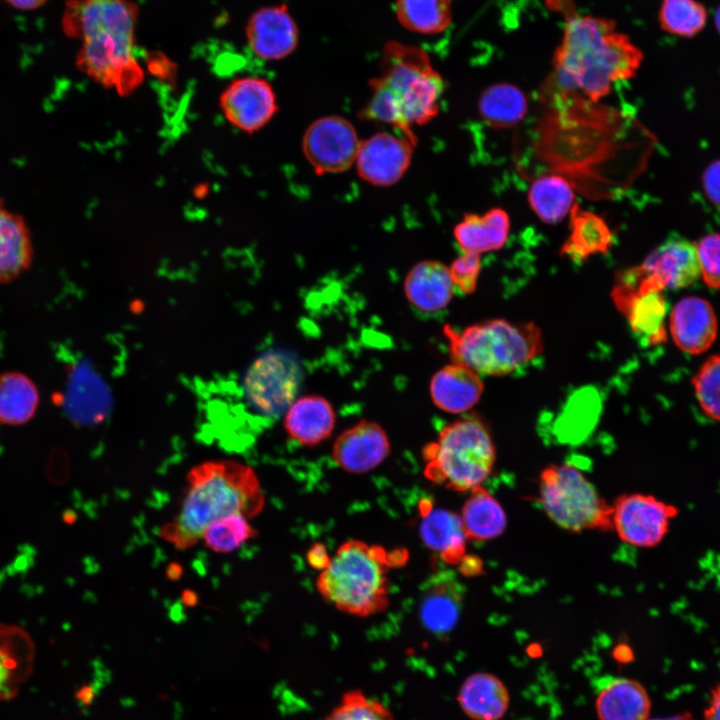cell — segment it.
<instances>
[{
	"label": "cell",
	"mask_w": 720,
	"mask_h": 720,
	"mask_svg": "<svg viewBox=\"0 0 720 720\" xmlns=\"http://www.w3.org/2000/svg\"><path fill=\"white\" fill-rule=\"evenodd\" d=\"M642 60L641 50L617 31L614 21L568 13L545 91L597 102L616 82L633 78Z\"/></svg>",
	"instance_id": "cell-1"
},
{
	"label": "cell",
	"mask_w": 720,
	"mask_h": 720,
	"mask_svg": "<svg viewBox=\"0 0 720 720\" xmlns=\"http://www.w3.org/2000/svg\"><path fill=\"white\" fill-rule=\"evenodd\" d=\"M138 7L131 0H70L64 32L81 40L76 65L106 88L127 95L144 79L135 55Z\"/></svg>",
	"instance_id": "cell-2"
},
{
	"label": "cell",
	"mask_w": 720,
	"mask_h": 720,
	"mask_svg": "<svg viewBox=\"0 0 720 720\" xmlns=\"http://www.w3.org/2000/svg\"><path fill=\"white\" fill-rule=\"evenodd\" d=\"M176 516L160 536L177 549H188L211 523L233 513L259 514L264 494L254 470L233 460H213L192 468Z\"/></svg>",
	"instance_id": "cell-3"
},
{
	"label": "cell",
	"mask_w": 720,
	"mask_h": 720,
	"mask_svg": "<svg viewBox=\"0 0 720 720\" xmlns=\"http://www.w3.org/2000/svg\"><path fill=\"white\" fill-rule=\"evenodd\" d=\"M361 117L391 126L417 140L413 131L439 113L444 81L420 47L392 41L384 49L379 75Z\"/></svg>",
	"instance_id": "cell-4"
},
{
	"label": "cell",
	"mask_w": 720,
	"mask_h": 720,
	"mask_svg": "<svg viewBox=\"0 0 720 720\" xmlns=\"http://www.w3.org/2000/svg\"><path fill=\"white\" fill-rule=\"evenodd\" d=\"M407 560L406 550L389 552L380 545L347 540L320 572L316 587L326 601L344 613L358 617L375 615L389 605L390 568L402 566Z\"/></svg>",
	"instance_id": "cell-5"
},
{
	"label": "cell",
	"mask_w": 720,
	"mask_h": 720,
	"mask_svg": "<svg viewBox=\"0 0 720 720\" xmlns=\"http://www.w3.org/2000/svg\"><path fill=\"white\" fill-rule=\"evenodd\" d=\"M453 362L478 374L502 376L536 358L543 350L541 330L533 323L493 319L461 331L443 328Z\"/></svg>",
	"instance_id": "cell-6"
},
{
	"label": "cell",
	"mask_w": 720,
	"mask_h": 720,
	"mask_svg": "<svg viewBox=\"0 0 720 720\" xmlns=\"http://www.w3.org/2000/svg\"><path fill=\"white\" fill-rule=\"evenodd\" d=\"M424 476L456 491H470L491 475L495 446L486 425L477 416H465L443 426L422 450Z\"/></svg>",
	"instance_id": "cell-7"
},
{
	"label": "cell",
	"mask_w": 720,
	"mask_h": 720,
	"mask_svg": "<svg viewBox=\"0 0 720 720\" xmlns=\"http://www.w3.org/2000/svg\"><path fill=\"white\" fill-rule=\"evenodd\" d=\"M538 501L549 518L568 531L613 528L612 506L575 465L545 468L540 475Z\"/></svg>",
	"instance_id": "cell-8"
},
{
	"label": "cell",
	"mask_w": 720,
	"mask_h": 720,
	"mask_svg": "<svg viewBox=\"0 0 720 720\" xmlns=\"http://www.w3.org/2000/svg\"><path fill=\"white\" fill-rule=\"evenodd\" d=\"M700 275L696 245L672 234L641 265L620 274L616 285L624 294L633 296L651 290L685 288Z\"/></svg>",
	"instance_id": "cell-9"
},
{
	"label": "cell",
	"mask_w": 720,
	"mask_h": 720,
	"mask_svg": "<svg viewBox=\"0 0 720 720\" xmlns=\"http://www.w3.org/2000/svg\"><path fill=\"white\" fill-rule=\"evenodd\" d=\"M299 384L297 362L284 352L272 351L251 364L243 385L246 400L256 412L277 416L294 402Z\"/></svg>",
	"instance_id": "cell-10"
},
{
	"label": "cell",
	"mask_w": 720,
	"mask_h": 720,
	"mask_svg": "<svg viewBox=\"0 0 720 720\" xmlns=\"http://www.w3.org/2000/svg\"><path fill=\"white\" fill-rule=\"evenodd\" d=\"M613 528L630 545L651 548L660 544L679 514L677 506L643 493L624 494L612 506Z\"/></svg>",
	"instance_id": "cell-11"
},
{
	"label": "cell",
	"mask_w": 720,
	"mask_h": 720,
	"mask_svg": "<svg viewBox=\"0 0 720 720\" xmlns=\"http://www.w3.org/2000/svg\"><path fill=\"white\" fill-rule=\"evenodd\" d=\"M361 140L346 118L328 115L313 121L306 129L302 148L318 175L341 173L354 165Z\"/></svg>",
	"instance_id": "cell-12"
},
{
	"label": "cell",
	"mask_w": 720,
	"mask_h": 720,
	"mask_svg": "<svg viewBox=\"0 0 720 720\" xmlns=\"http://www.w3.org/2000/svg\"><path fill=\"white\" fill-rule=\"evenodd\" d=\"M417 140L383 131L361 140L355 167L361 179L374 186H391L410 167Z\"/></svg>",
	"instance_id": "cell-13"
},
{
	"label": "cell",
	"mask_w": 720,
	"mask_h": 720,
	"mask_svg": "<svg viewBox=\"0 0 720 720\" xmlns=\"http://www.w3.org/2000/svg\"><path fill=\"white\" fill-rule=\"evenodd\" d=\"M220 106L230 124L246 133L263 128L278 111L272 85L258 76L233 80L221 94Z\"/></svg>",
	"instance_id": "cell-14"
},
{
	"label": "cell",
	"mask_w": 720,
	"mask_h": 720,
	"mask_svg": "<svg viewBox=\"0 0 720 720\" xmlns=\"http://www.w3.org/2000/svg\"><path fill=\"white\" fill-rule=\"evenodd\" d=\"M246 39L257 57L275 61L293 53L298 44L299 31L288 8L279 4L260 8L250 16Z\"/></svg>",
	"instance_id": "cell-15"
},
{
	"label": "cell",
	"mask_w": 720,
	"mask_h": 720,
	"mask_svg": "<svg viewBox=\"0 0 720 720\" xmlns=\"http://www.w3.org/2000/svg\"><path fill=\"white\" fill-rule=\"evenodd\" d=\"M390 450L386 431L376 422L361 420L338 435L332 458L344 471L362 474L378 467Z\"/></svg>",
	"instance_id": "cell-16"
},
{
	"label": "cell",
	"mask_w": 720,
	"mask_h": 720,
	"mask_svg": "<svg viewBox=\"0 0 720 720\" xmlns=\"http://www.w3.org/2000/svg\"><path fill=\"white\" fill-rule=\"evenodd\" d=\"M717 318L708 301L697 296L681 299L670 315V332L674 343L685 353L697 355L706 351L717 337Z\"/></svg>",
	"instance_id": "cell-17"
},
{
	"label": "cell",
	"mask_w": 720,
	"mask_h": 720,
	"mask_svg": "<svg viewBox=\"0 0 720 720\" xmlns=\"http://www.w3.org/2000/svg\"><path fill=\"white\" fill-rule=\"evenodd\" d=\"M419 534L427 548L449 565H458L466 552L468 539L461 517L435 507L431 499L419 503Z\"/></svg>",
	"instance_id": "cell-18"
},
{
	"label": "cell",
	"mask_w": 720,
	"mask_h": 720,
	"mask_svg": "<svg viewBox=\"0 0 720 720\" xmlns=\"http://www.w3.org/2000/svg\"><path fill=\"white\" fill-rule=\"evenodd\" d=\"M463 587L450 571H440L424 585L419 604L422 624L435 634L449 633L460 617Z\"/></svg>",
	"instance_id": "cell-19"
},
{
	"label": "cell",
	"mask_w": 720,
	"mask_h": 720,
	"mask_svg": "<svg viewBox=\"0 0 720 720\" xmlns=\"http://www.w3.org/2000/svg\"><path fill=\"white\" fill-rule=\"evenodd\" d=\"M336 412L332 404L320 395H305L294 400L286 410L284 428L290 440L313 447L327 440L333 433Z\"/></svg>",
	"instance_id": "cell-20"
},
{
	"label": "cell",
	"mask_w": 720,
	"mask_h": 720,
	"mask_svg": "<svg viewBox=\"0 0 720 720\" xmlns=\"http://www.w3.org/2000/svg\"><path fill=\"white\" fill-rule=\"evenodd\" d=\"M454 287L449 267L434 260L415 264L404 281V292L409 303L425 313L445 308L452 299Z\"/></svg>",
	"instance_id": "cell-21"
},
{
	"label": "cell",
	"mask_w": 720,
	"mask_h": 720,
	"mask_svg": "<svg viewBox=\"0 0 720 720\" xmlns=\"http://www.w3.org/2000/svg\"><path fill=\"white\" fill-rule=\"evenodd\" d=\"M484 390L479 374L460 363L452 362L432 377L429 391L433 403L449 413H462L472 408Z\"/></svg>",
	"instance_id": "cell-22"
},
{
	"label": "cell",
	"mask_w": 720,
	"mask_h": 720,
	"mask_svg": "<svg viewBox=\"0 0 720 720\" xmlns=\"http://www.w3.org/2000/svg\"><path fill=\"white\" fill-rule=\"evenodd\" d=\"M457 702L473 720H500L508 710L510 695L498 677L477 672L464 680L457 693Z\"/></svg>",
	"instance_id": "cell-23"
},
{
	"label": "cell",
	"mask_w": 720,
	"mask_h": 720,
	"mask_svg": "<svg viewBox=\"0 0 720 720\" xmlns=\"http://www.w3.org/2000/svg\"><path fill=\"white\" fill-rule=\"evenodd\" d=\"M510 232L508 213L502 208H492L483 214L467 213L453 230L462 252L485 253L501 249Z\"/></svg>",
	"instance_id": "cell-24"
},
{
	"label": "cell",
	"mask_w": 720,
	"mask_h": 720,
	"mask_svg": "<svg viewBox=\"0 0 720 720\" xmlns=\"http://www.w3.org/2000/svg\"><path fill=\"white\" fill-rule=\"evenodd\" d=\"M32 258L31 233L24 218L0 201V283H9L28 270Z\"/></svg>",
	"instance_id": "cell-25"
},
{
	"label": "cell",
	"mask_w": 720,
	"mask_h": 720,
	"mask_svg": "<svg viewBox=\"0 0 720 720\" xmlns=\"http://www.w3.org/2000/svg\"><path fill=\"white\" fill-rule=\"evenodd\" d=\"M595 709L599 720H645L649 717L651 701L640 682L615 678L600 689Z\"/></svg>",
	"instance_id": "cell-26"
},
{
	"label": "cell",
	"mask_w": 720,
	"mask_h": 720,
	"mask_svg": "<svg viewBox=\"0 0 720 720\" xmlns=\"http://www.w3.org/2000/svg\"><path fill=\"white\" fill-rule=\"evenodd\" d=\"M570 234L561 254L574 262H582L597 254H605L613 244V233L599 215L582 210L576 203L570 212Z\"/></svg>",
	"instance_id": "cell-27"
},
{
	"label": "cell",
	"mask_w": 720,
	"mask_h": 720,
	"mask_svg": "<svg viewBox=\"0 0 720 720\" xmlns=\"http://www.w3.org/2000/svg\"><path fill=\"white\" fill-rule=\"evenodd\" d=\"M40 403L39 390L34 381L19 371L0 374V423L19 426L28 423Z\"/></svg>",
	"instance_id": "cell-28"
},
{
	"label": "cell",
	"mask_w": 720,
	"mask_h": 720,
	"mask_svg": "<svg viewBox=\"0 0 720 720\" xmlns=\"http://www.w3.org/2000/svg\"><path fill=\"white\" fill-rule=\"evenodd\" d=\"M478 108L481 118L490 127L507 129L516 126L525 118L528 101L517 86L496 83L481 93Z\"/></svg>",
	"instance_id": "cell-29"
},
{
	"label": "cell",
	"mask_w": 720,
	"mask_h": 720,
	"mask_svg": "<svg viewBox=\"0 0 720 720\" xmlns=\"http://www.w3.org/2000/svg\"><path fill=\"white\" fill-rule=\"evenodd\" d=\"M528 203L535 215L546 224L562 221L576 204L571 184L556 174L542 175L532 182Z\"/></svg>",
	"instance_id": "cell-30"
},
{
	"label": "cell",
	"mask_w": 720,
	"mask_h": 720,
	"mask_svg": "<svg viewBox=\"0 0 720 720\" xmlns=\"http://www.w3.org/2000/svg\"><path fill=\"white\" fill-rule=\"evenodd\" d=\"M470 492L460 516L467 537L489 540L501 535L506 527V515L500 503L481 486Z\"/></svg>",
	"instance_id": "cell-31"
},
{
	"label": "cell",
	"mask_w": 720,
	"mask_h": 720,
	"mask_svg": "<svg viewBox=\"0 0 720 720\" xmlns=\"http://www.w3.org/2000/svg\"><path fill=\"white\" fill-rule=\"evenodd\" d=\"M395 14L406 30L435 35L444 32L452 20V0H396Z\"/></svg>",
	"instance_id": "cell-32"
},
{
	"label": "cell",
	"mask_w": 720,
	"mask_h": 720,
	"mask_svg": "<svg viewBox=\"0 0 720 720\" xmlns=\"http://www.w3.org/2000/svg\"><path fill=\"white\" fill-rule=\"evenodd\" d=\"M632 329L650 342L664 339L666 301L661 290H651L634 295L621 309Z\"/></svg>",
	"instance_id": "cell-33"
},
{
	"label": "cell",
	"mask_w": 720,
	"mask_h": 720,
	"mask_svg": "<svg viewBox=\"0 0 720 720\" xmlns=\"http://www.w3.org/2000/svg\"><path fill=\"white\" fill-rule=\"evenodd\" d=\"M707 16L706 8L697 0H663L658 18L664 31L691 38L703 30Z\"/></svg>",
	"instance_id": "cell-34"
},
{
	"label": "cell",
	"mask_w": 720,
	"mask_h": 720,
	"mask_svg": "<svg viewBox=\"0 0 720 720\" xmlns=\"http://www.w3.org/2000/svg\"><path fill=\"white\" fill-rule=\"evenodd\" d=\"M256 536V531L240 513L227 515L211 523L201 538L205 546L217 553H230Z\"/></svg>",
	"instance_id": "cell-35"
},
{
	"label": "cell",
	"mask_w": 720,
	"mask_h": 720,
	"mask_svg": "<svg viewBox=\"0 0 720 720\" xmlns=\"http://www.w3.org/2000/svg\"><path fill=\"white\" fill-rule=\"evenodd\" d=\"M325 720H394V717L381 701L353 689L342 695Z\"/></svg>",
	"instance_id": "cell-36"
},
{
	"label": "cell",
	"mask_w": 720,
	"mask_h": 720,
	"mask_svg": "<svg viewBox=\"0 0 720 720\" xmlns=\"http://www.w3.org/2000/svg\"><path fill=\"white\" fill-rule=\"evenodd\" d=\"M692 382L703 411L720 421V355L708 358Z\"/></svg>",
	"instance_id": "cell-37"
},
{
	"label": "cell",
	"mask_w": 720,
	"mask_h": 720,
	"mask_svg": "<svg viewBox=\"0 0 720 720\" xmlns=\"http://www.w3.org/2000/svg\"><path fill=\"white\" fill-rule=\"evenodd\" d=\"M32 643L25 631L19 627L0 623V680L9 677L18 660L30 659Z\"/></svg>",
	"instance_id": "cell-38"
},
{
	"label": "cell",
	"mask_w": 720,
	"mask_h": 720,
	"mask_svg": "<svg viewBox=\"0 0 720 720\" xmlns=\"http://www.w3.org/2000/svg\"><path fill=\"white\" fill-rule=\"evenodd\" d=\"M696 249L704 282L711 288L720 289V234L704 236Z\"/></svg>",
	"instance_id": "cell-39"
},
{
	"label": "cell",
	"mask_w": 720,
	"mask_h": 720,
	"mask_svg": "<svg viewBox=\"0 0 720 720\" xmlns=\"http://www.w3.org/2000/svg\"><path fill=\"white\" fill-rule=\"evenodd\" d=\"M480 271V254L470 252H462L449 267L454 286L464 294L475 291Z\"/></svg>",
	"instance_id": "cell-40"
},
{
	"label": "cell",
	"mask_w": 720,
	"mask_h": 720,
	"mask_svg": "<svg viewBox=\"0 0 720 720\" xmlns=\"http://www.w3.org/2000/svg\"><path fill=\"white\" fill-rule=\"evenodd\" d=\"M703 188L711 202L720 206V160L712 162L704 171Z\"/></svg>",
	"instance_id": "cell-41"
},
{
	"label": "cell",
	"mask_w": 720,
	"mask_h": 720,
	"mask_svg": "<svg viewBox=\"0 0 720 720\" xmlns=\"http://www.w3.org/2000/svg\"><path fill=\"white\" fill-rule=\"evenodd\" d=\"M69 464L63 453L56 452L49 460L47 467L48 479L57 485H63L69 480Z\"/></svg>",
	"instance_id": "cell-42"
},
{
	"label": "cell",
	"mask_w": 720,
	"mask_h": 720,
	"mask_svg": "<svg viewBox=\"0 0 720 720\" xmlns=\"http://www.w3.org/2000/svg\"><path fill=\"white\" fill-rule=\"evenodd\" d=\"M306 559L312 568L322 571L329 565L331 556L323 543H314L308 549Z\"/></svg>",
	"instance_id": "cell-43"
},
{
	"label": "cell",
	"mask_w": 720,
	"mask_h": 720,
	"mask_svg": "<svg viewBox=\"0 0 720 720\" xmlns=\"http://www.w3.org/2000/svg\"><path fill=\"white\" fill-rule=\"evenodd\" d=\"M703 720H720V684L716 685L703 712Z\"/></svg>",
	"instance_id": "cell-44"
},
{
	"label": "cell",
	"mask_w": 720,
	"mask_h": 720,
	"mask_svg": "<svg viewBox=\"0 0 720 720\" xmlns=\"http://www.w3.org/2000/svg\"><path fill=\"white\" fill-rule=\"evenodd\" d=\"M458 565L465 576L479 575L483 569L481 559L473 555H465Z\"/></svg>",
	"instance_id": "cell-45"
},
{
	"label": "cell",
	"mask_w": 720,
	"mask_h": 720,
	"mask_svg": "<svg viewBox=\"0 0 720 720\" xmlns=\"http://www.w3.org/2000/svg\"><path fill=\"white\" fill-rule=\"evenodd\" d=\"M13 7L20 10H32L43 5L46 0H6Z\"/></svg>",
	"instance_id": "cell-46"
},
{
	"label": "cell",
	"mask_w": 720,
	"mask_h": 720,
	"mask_svg": "<svg viewBox=\"0 0 720 720\" xmlns=\"http://www.w3.org/2000/svg\"><path fill=\"white\" fill-rule=\"evenodd\" d=\"M614 657L621 663H627L632 660L633 652L629 646L622 644L616 647Z\"/></svg>",
	"instance_id": "cell-47"
},
{
	"label": "cell",
	"mask_w": 720,
	"mask_h": 720,
	"mask_svg": "<svg viewBox=\"0 0 720 720\" xmlns=\"http://www.w3.org/2000/svg\"><path fill=\"white\" fill-rule=\"evenodd\" d=\"M166 574L170 580H178L183 574L182 566L177 562H171L167 568Z\"/></svg>",
	"instance_id": "cell-48"
},
{
	"label": "cell",
	"mask_w": 720,
	"mask_h": 720,
	"mask_svg": "<svg viewBox=\"0 0 720 720\" xmlns=\"http://www.w3.org/2000/svg\"><path fill=\"white\" fill-rule=\"evenodd\" d=\"M182 601L186 606L194 607L198 604L199 598L196 592L187 589L182 593Z\"/></svg>",
	"instance_id": "cell-49"
},
{
	"label": "cell",
	"mask_w": 720,
	"mask_h": 720,
	"mask_svg": "<svg viewBox=\"0 0 720 720\" xmlns=\"http://www.w3.org/2000/svg\"><path fill=\"white\" fill-rule=\"evenodd\" d=\"M645 720H694L693 716L689 712H684L681 714H675L671 716L666 717H658V718H646Z\"/></svg>",
	"instance_id": "cell-50"
},
{
	"label": "cell",
	"mask_w": 720,
	"mask_h": 720,
	"mask_svg": "<svg viewBox=\"0 0 720 720\" xmlns=\"http://www.w3.org/2000/svg\"><path fill=\"white\" fill-rule=\"evenodd\" d=\"M715 25L718 33L720 34V6L717 8L715 13Z\"/></svg>",
	"instance_id": "cell-51"
}]
</instances>
